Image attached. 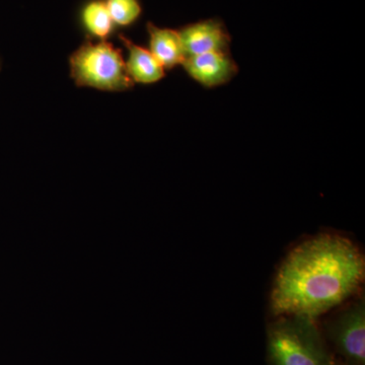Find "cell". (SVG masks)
Masks as SVG:
<instances>
[{
  "mask_svg": "<svg viewBox=\"0 0 365 365\" xmlns=\"http://www.w3.org/2000/svg\"><path fill=\"white\" fill-rule=\"evenodd\" d=\"M319 319L335 359L343 365H365V299L359 294Z\"/></svg>",
  "mask_w": 365,
  "mask_h": 365,
  "instance_id": "obj_4",
  "label": "cell"
},
{
  "mask_svg": "<svg viewBox=\"0 0 365 365\" xmlns=\"http://www.w3.org/2000/svg\"><path fill=\"white\" fill-rule=\"evenodd\" d=\"M268 365H334L319 322L304 316L272 318L266 329Z\"/></svg>",
  "mask_w": 365,
  "mask_h": 365,
  "instance_id": "obj_2",
  "label": "cell"
},
{
  "mask_svg": "<svg viewBox=\"0 0 365 365\" xmlns=\"http://www.w3.org/2000/svg\"><path fill=\"white\" fill-rule=\"evenodd\" d=\"M69 67L74 83L81 88L118 93L134 86L121 52L107 41L81 45L72 53Z\"/></svg>",
  "mask_w": 365,
  "mask_h": 365,
  "instance_id": "obj_3",
  "label": "cell"
},
{
  "mask_svg": "<svg viewBox=\"0 0 365 365\" xmlns=\"http://www.w3.org/2000/svg\"><path fill=\"white\" fill-rule=\"evenodd\" d=\"M0 71H1V60H0Z\"/></svg>",
  "mask_w": 365,
  "mask_h": 365,
  "instance_id": "obj_12",
  "label": "cell"
},
{
  "mask_svg": "<svg viewBox=\"0 0 365 365\" xmlns=\"http://www.w3.org/2000/svg\"><path fill=\"white\" fill-rule=\"evenodd\" d=\"M187 74L206 88L227 85L239 72L230 52H212L186 57L182 64Z\"/></svg>",
  "mask_w": 365,
  "mask_h": 365,
  "instance_id": "obj_6",
  "label": "cell"
},
{
  "mask_svg": "<svg viewBox=\"0 0 365 365\" xmlns=\"http://www.w3.org/2000/svg\"><path fill=\"white\" fill-rule=\"evenodd\" d=\"M105 2L115 26L133 25L143 14L139 0H105Z\"/></svg>",
  "mask_w": 365,
  "mask_h": 365,
  "instance_id": "obj_10",
  "label": "cell"
},
{
  "mask_svg": "<svg viewBox=\"0 0 365 365\" xmlns=\"http://www.w3.org/2000/svg\"><path fill=\"white\" fill-rule=\"evenodd\" d=\"M81 23L86 32L98 41H107L114 30L105 0H91L83 7Z\"/></svg>",
  "mask_w": 365,
  "mask_h": 365,
  "instance_id": "obj_9",
  "label": "cell"
},
{
  "mask_svg": "<svg viewBox=\"0 0 365 365\" xmlns=\"http://www.w3.org/2000/svg\"><path fill=\"white\" fill-rule=\"evenodd\" d=\"M148 50L160 66L167 69L182 66L186 59L179 31L148 23Z\"/></svg>",
  "mask_w": 365,
  "mask_h": 365,
  "instance_id": "obj_8",
  "label": "cell"
},
{
  "mask_svg": "<svg viewBox=\"0 0 365 365\" xmlns=\"http://www.w3.org/2000/svg\"><path fill=\"white\" fill-rule=\"evenodd\" d=\"M334 365H343V364H341L340 361H338V360H336L335 364H334Z\"/></svg>",
  "mask_w": 365,
  "mask_h": 365,
  "instance_id": "obj_11",
  "label": "cell"
},
{
  "mask_svg": "<svg viewBox=\"0 0 365 365\" xmlns=\"http://www.w3.org/2000/svg\"><path fill=\"white\" fill-rule=\"evenodd\" d=\"M365 259L339 235L321 234L295 246L282 261L271 288L272 318L304 316L319 321L361 292Z\"/></svg>",
  "mask_w": 365,
  "mask_h": 365,
  "instance_id": "obj_1",
  "label": "cell"
},
{
  "mask_svg": "<svg viewBox=\"0 0 365 365\" xmlns=\"http://www.w3.org/2000/svg\"><path fill=\"white\" fill-rule=\"evenodd\" d=\"M120 40L127 49V59L125 60V64H126L127 73L134 85L135 83L153 85L165 78V68L153 57L150 50L135 44L125 36H120Z\"/></svg>",
  "mask_w": 365,
  "mask_h": 365,
  "instance_id": "obj_7",
  "label": "cell"
},
{
  "mask_svg": "<svg viewBox=\"0 0 365 365\" xmlns=\"http://www.w3.org/2000/svg\"><path fill=\"white\" fill-rule=\"evenodd\" d=\"M186 57L212 52H230L232 37L218 19L189 24L179 30Z\"/></svg>",
  "mask_w": 365,
  "mask_h": 365,
  "instance_id": "obj_5",
  "label": "cell"
}]
</instances>
